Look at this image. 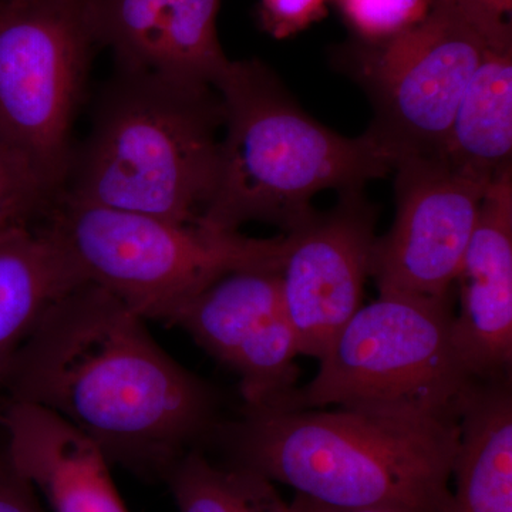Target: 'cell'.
I'll return each mask as SVG.
<instances>
[{
  "instance_id": "7c38bea8",
  "label": "cell",
  "mask_w": 512,
  "mask_h": 512,
  "mask_svg": "<svg viewBox=\"0 0 512 512\" xmlns=\"http://www.w3.org/2000/svg\"><path fill=\"white\" fill-rule=\"evenodd\" d=\"M221 0H92L94 36L113 49L117 69L214 87L231 60L217 30Z\"/></svg>"
},
{
  "instance_id": "277c9868",
  "label": "cell",
  "mask_w": 512,
  "mask_h": 512,
  "mask_svg": "<svg viewBox=\"0 0 512 512\" xmlns=\"http://www.w3.org/2000/svg\"><path fill=\"white\" fill-rule=\"evenodd\" d=\"M221 128L214 87L116 69L59 198L197 224L217 183Z\"/></svg>"
},
{
  "instance_id": "3957f363",
  "label": "cell",
  "mask_w": 512,
  "mask_h": 512,
  "mask_svg": "<svg viewBox=\"0 0 512 512\" xmlns=\"http://www.w3.org/2000/svg\"><path fill=\"white\" fill-rule=\"evenodd\" d=\"M224 107L217 183L200 222L238 231L261 221L302 227L325 190L363 188L393 173L397 158L375 136L345 137L312 119L259 60L229 62L215 83Z\"/></svg>"
},
{
  "instance_id": "8992f818",
  "label": "cell",
  "mask_w": 512,
  "mask_h": 512,
  "mask_svg": "<svg viewBox=\"0 0 512 512\" xmlns=\"http://www.w3.org/2000/svg\"><path fill=\"white\" fill-rule=\"evenodd\" d=\"M453 320L451 298L379 293L332 340L311 382L265 407L458 419L478 380L458 356Z\"/></svg>"
},
{
  "instance_id": "4fadbf2b",
  "label": "cell",
  "mask_w": 512,
  "mask_h": 512,
  "mask_svg": "<svg viewBox=\"0 0 512 512\" xmlns=\"http://www.w3.org/2000/svg\"><path fill=\"white\" fill-rule=\"evenodd\" d=\"M458 356L476 380L510 375L512 363V168L481 201L476 228L456 278Z\"/></svg>"
},
{
  "instance_id": "5bb4252c",
  "label": "cell",
  "mask_w": 512,
  "mask_h": 512,
  "mask_svg": "<svg viewBox=\"0 0 512 512\" xmlns=\"http://www.w3.org/2000/svg\"><path fill=\"white\" fill-rule=\"evenodd\" d=\"M0 424L6 454L50 512H128L101 448L62 417L8 400Z\"/></svg>"
},
{
  "instance_id": "9a60e30c",
  "label": "cell",
  "mask_w": 512,
  "mask_h": 512,
  "mask_svg": "<svg viewBox=\"0 0 512 512\" xmlns=\"http://www.w3.org/2000/svg\"><path fill=\"white\" fill-rule=\"evenodd\" d=\"M450 512H512L511 377L478 380L461 407Z\"/></svg>"
},
{
  "instance_id": "ac0fdd59",
  "label": "cell",
  "mask_w": 512,
  "mask_h": 512,
  "mask_svg": "<svg viewBox=\"0 0 512 512\" xmlns=\"http://www.w3.org/2000/svg\"><path fill=\"white\" fill-rule=\"evenodd\" d=\"M178 512H292L268 478L217 464L201 448L185 454L165 477Z\"/></svg>"
},
{
  "instance_id": "52a82bcc",
  "label": "cell",
  "mask_w": 512,
  "mask_h": 512,
  "mask_svg": "<svg viewBox=\"0 0 512 512\" xmlns=\"http://www.w3.org/2000/svg\"><path fill=\"white\" fill-rule=\"evenodd\" d=\"M93 36L74 0L0 2V144L59 197Z\"/></svg>"
},
{
  "instance_id": "ffe728a7",
  "label": "cell",
  "mask_w": 512,
  "mask_h": 512,
  "mask_svg": "<svg viewBox=\"0 0 512 512\" xmlns=\"http://www.w3.org/2000/svg\"><path fill=\"white\" fill-rule=\"evenodd\" d=\"M350 28L380 45L419 25L433 8V0H335Z\"/></svg>"
},
{
  "instance_id": "6da1fadb",
  "label": "cell",
  "mask_w": 512,
  "mask_h": 512,
  "mask_svg": "<svg viewBox=\"0 0 512 512\" xmlns=\"http://www.w3.org/2000/svg\"><path fill=\"white\" fill-rule=\"evenodd\" d=\"M86 434L113 464L147 480L220 426V397L175 362L146 320L84 282L47 311L13 357L2 389Z\"/></svg>"
},
{
  "instance_id": "e0dca14e",
  "label": "cell",
  "mask_w": 512,
  "mask_h": 512,
  "mask_svg": "<svg viewBox=\"0 0 512 512\" xmlns=\"http://www.w3.org/2000/svg\"><path fill=\"white\" fill-rule=\"evenodd\" d=\"M512 157V46L490 47L458 103L439 158L491 183Z\"/></svg>"
},
{
  "instance_id": "603a6c76",
  "label": "cell",
  "mask_w": 512,
  "mask_h": 512,
  "mask_svg": "<svg viewBox=\"0 0 512 512\" xmlns=\"http://www.w3.org/2000/svg\"><path fill=\"white\" fill-rule=\"evenodd\" d=\"M0 512H47L35 488L0 450Z\"/></svg>"
},
{
  "instance_id": "5b68a950",
  "label": "cell",
  "mask_w": 512,
  "mask_h": 512,
  "mask_svg": "<svg viewBox=\"0 0 512 512\" xmlns=\"http://www.w3.org/2000/svg\"><path fill=\"white\" fill-rule=\"evenodd\" d=\"M46 228L82 278L144 320L170 323L232 272L281 271L288 237L249 238L197 224L59 198Z\"/></svg>"
},
{
  "instance_id": "44dd1931",
  "label": "cell",
  "mask_w": 512,
  "mask_h": 512,
  "mask_svg": "<svg viewBox=\"0 0 512 512\" xmlns=\"http://www.w3.org/2000/svg\"><path fill=\"white\" fill-rule=\"evenodd\" d=\"M457 12L493 47L512 46V0H434Z\"/></svg>"
},
{
  "instance_id": "7402d4cb",
  "label": "cell",
  "mask_w": 512,
  "mask_h": 512,
  "mask_svg": "<svg viewBox=\"0 0 512 512\" xmlns=\"http://www.w3.org/2000/svg\"><path fill=\"white\" fill-rule=\"evenodd\" d=\"M328 0H261L264 29L276 39L302 32L322 19Z\"/></svg>"
},
{
  "instance_id": "d6986e66",
  "label": "cell",
  "mask_w": 512,
  "mask_h": 512,
  "mask_svg": "<svg viewBox=\"0 0 512 512\" xmlns=\"http://www.w3.org/2000/svg\"><path fill=\"white\" fill-rule=\"evenodd\" d=\"M59 195L28 164L0 144V231L29 228L40 215L50 214Z\"/></svg>"
},
{
  "instance_id": "9c48e42d",
  "label": "cell",
  "mask_w": 512,
  "mask_h": 512,
  "mask_svg": "<svg viewBox=\"0 0 512 512\" xmlns=\"http://www.w3.org/2000/svg\"><path fill=\"white\" fill-rule=\"evenodd\" d=\"M393 173L396 217L377 237L370 276L379 293L451 298L490 184L439 157H404Z\"/></svg>"
},
{
  "instance_id": "2e32d148",
  "label": "cell",
  "mask_w": 512,
  "mask_h": 512,
  "mask_svg": "<svg viewBox=\"0 0 512 512\" xmlns=\"http://www.w3.org/2000/svg\"><path fill=\"white\" fill-rule=\"evenodd\" d=\"M84 282L46 227L0 235V389L13 357L43 316Z\"/></svg>"
},
{
  "instance_id": "cb8c5ba5",
  "label": "cell",
  "mask_w": 512,
  "mask_h": 512,
  "mask_svg": "<svg viewBox=\"0 0 512 512\" xmlns=\"http://www.w3.org/2000/svg\"><path fill=\"white\" fill-rule=\"evenodd\" d=\"M292 512H412L397 507H366L343 510V508L329 507V505L316 503L303 495L296 494L291 503Z\"/></svg>"
},
{
  "instance_id": "8fae6325",
  "label": "cell",
  "mask_w": 512,
  "mask_h": 512,
  "mask_svg": "<svg viewBox=\"0 0 512 512\" xmlns=\"http://www.w3.org/2000/svg\"><path fill=\"white\" fill-rule=\"evenodd\" d=\"M376 222L377 208L356 188L339 192L332 210L286 234L282 299L301 355L319 360L362 306Z\"/></svg>"
},
{
  "instance_id": "ba28073f",
  "label": "cell",
  "mask_w": 512,
  "mask_h": 512,
  "mask_svg": "<svg viewBox=\"0 0 512 512\" xmlns=\"http://www.w3.org/2000/svg\"><path fill=\"white\" fill-rule=\"evenodd\" d=\"M490 47L466 19L434 0L419 25L367 45L352 63L353 77L375 109L367 131L397 161L439 157L458 103Z\"/></svg>"
},
{
  "instance_id": "7a4b0ae2",
  "label": "cell",
  "mask_w": 512,
  "mask_h": 512,
  "mask_svg": "<svg viewBox=\"0 0 512 512\" xmlns=\"http://www.w3.org/2000/svg\"><path fill=\"white\" fill-rule=\"evenodd\" d=\"M456 417L244 406L211 440L227 464L329 507L450 512Z\"/></svg>"
},
{
  "instance_id": "30bf717a",
  "label": "cell",
  "mask_w": 512,
  "mask_h": 512,
  "mask_svg": "<svg viewBox=\"0 0 512 512\" xmlns=\"http://www.w3.org/2000/svg\"><path fill=\"white\" fill-rule=\"evenodd\" d=\"M170 325L237 373L244 406H275L296 389L301 353L285 312L281 271L232 272L185 303Z\"/></svg>"
},
{
  "instance_id": "d4e9b609",
  "label": "cell",
  "mask_w": 512,
  "mask_h": 512,
  "mask_svg": "<svg viewBox=\"0 0 512 512\" xmlns=\"http://www.w3.org/2000/svg\"><path fill=\"white\" fill-rule=\"evenodd\" d=\"M18 2H35V0H18Z\"/></svg>"
},
{
  "instance_id": "484cf974",
  "label": "cell",
  "mask_w": 512,
  "mask_h": 512,
  "mask_svg": "<svg viewBox=\"0 0 512 512\" xmlns=\"http://www.w3.org/2000/svg\"><path fill=\"white\" fill-rule=\"evenodd\" d=\"M13 229H15V228H13ZM8 231H10V229H6V231H0V235L5 234V232H8Z\"/></svg>"
}]
</instances>
